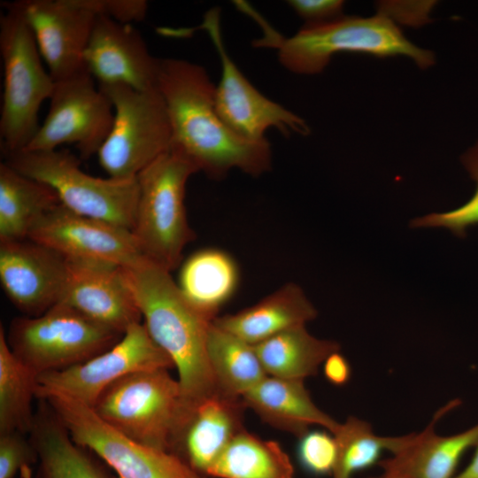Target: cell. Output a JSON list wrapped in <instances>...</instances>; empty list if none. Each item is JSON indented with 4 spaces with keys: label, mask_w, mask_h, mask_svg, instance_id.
<instances>
[{
    "label": "cell",
    "mask_w": 478,
    "mask_h": 478,
    "mask_svg": "<svg viewBox=\"0 0 478 478\" xmlns=\"http://www.w3.org/2000/svg\"><path fill=\"white\" fill-rule=\"evenodd\" d=\"M157 89L169 117L171 150L213 179L238 169L258 176L272 166L266 139L247 140L235 134L215 106L216 86L205 69L184 59H159Z\"/></svg>",
    "instance_id": "obj_1"
},
{
    "label": "cell",
    "mask_w": 478,
    "mask_h": 478,
    "mask_svg": "<svg viewBox=\"0 0 478 478\" xmlns=\"http://www.w3.org/2000/svg\"><path fill=\"white\" fill-rule=\"evenodd\" d=\"M122 268L143 324L177 369L186 403L220 392L207 351L212 321L186 300L166 268L146 258Z\"/></svg>",
    "instance_id": "obj_2"
},
{
    "label": "cell",
    "mask_w": 478,
    "mask_h": 478,
    "mask_svg": "<svg viewBox=\"0 0 478 478\" xmlns=\"http://www.w3.org/2000/svg\"><path fill=\"white\" fill-rule=\"evenodd\" d=\"M264 31L258 46L277 50L280 63L297 74H316L324 70L339 53L366 54L378 58L404 56L419 67L434 64L432 52L412 43L389 17H339L334 20L305 26L285 38L274 31L258 13L248 9Z\"/></svg>",
    "instance_id": "obj_3"
},
{
    "label": "cell",
    "mask_w": 478,
    "mask_h": 478,
    "mask_svg": "<svg viewBox=\"0 0 478 478\" xmlns=\"http://www.w3.org/2000/svg\"><path fill=\"white\" fill-rule=\"evenodd\" d=\"M0 17V53L4 89L0 141L4 155L22 150L37 132L38 112L50 99L55 81L42 64L21 1L4 3Z\"/></svg>",
    "instance_id": "obj_4"
},
{
    "label": "cell",
    "mask_w": 478,
    "mask_h": 478,
    "mask_svg": "<svg viewBox=\"0 0 478 478\" xmlns=\"http://www.w3.org/2000/svg\"><path fill=\"white\" fill-rule=\"evenodd\" d=\"M197 167L169 150L136 177L138 196L131 230L142 255L172 271L185 246L195 239L185 207L186 184Z\"/></svg>",
    "instance_id": "obj_5"
},
{
    "label": "cell",
    "mask_w": 478,
    "mask_h": 478,
    "mask_svg": "<svg viewBox=\"0 0 478 478\" xmlns=\"http://www.w3.org/2000/svg\"><path fill=\"white\" fill-rule=\"evenodd\" d=\"M186 401L166 368L137 371L108 386L92 406L111 427L145 446L170 452Z\"/></svg>",
    "instance_id": "obj_6"
},
{
    "label": "cell",
    "mask_w": 478,
    "mask_h": 478,
    "mask_svg": "<svg viewBox=\"0 0 478 478\" xmlns=\"http://www.w3.org/2000/svg\"><path fill=\"white\" fill-rule=\"evenodd\" d=\"M80 158L67 150H19L5 162L50 187L60 203L80 215L132 230L138 196L136 178H99L83 172Z\"/></svg>",
    "instance_id": "obj_7"
},
{
    "label": "cell",
    "mask_w": 478,
    "mask_h": 478,
    "mask_svg": "<svg viewBox=\"0 0 478 478\" xmlns=\"http://www.w3.org/2000/svg\"><path fill=\"white\" fill-rule=\"evenodd\" d=\"M122 335L58 303L41 315L15 318L6 340L15 356L39 376L83 363Z\"/></svg>",
    "instance_id": "obj_8"
},
{
    "label": "cell",
    "mask_w": 478,
    "mask_h": 478,
    "mask_svg": "<svg viewBox=\"0 0 478 478\" xmlns=\"http://www.w3.org/2000/svg\"><path fill=\"white\" fill-rule=\"evenodd\" d=\"M99 89L110 99L114 118L97 158L109 177L133 180L171 148L172 132L158 89L137 90L126 85Z\"/></svg>",
    "instance_id": "obj_9"
},
{
    "label": "cell",
    "mask_w": 478,
    "mask_h": 478,
    "mask_svg": "<svg viewBox=\"0 0 478 478\" xmlns=\"http://www.w3.org/2000/svg\"><path fill=\"white\" fill-rule=\"evenodd\" d=\"M37 398L50 406L72 439L100 458L117 478H203L174 454L119 432L79 400L58 392L42 393Z\"/></svg>",
    "instance_id": "obj_10"
},
{
    "label": "cell",
    "mask_w": 478,
    "mask_h": 478,
    "mask_svg": "<svg viewBox=\"0 0 478 478\" xmlns=\"http://www.w3.org/2000/svg\"><path fill=\"white\" fill-rule=\"evenodd\" d=\"M218 8L209 10L197 27H161L159 34L186 37L204 30L220 57L221 76L215 89V106L224 122L238 135L251 141L265 140L267 129L274 127L285 135H307L310 128L298 115L261 94L243 74L225 47Z\"/></svg>",
    "instance_id": "obj_11"
},
{
    "label": "cell",
    "mask_w": 478,
    "mask_h": 478,
    "mask_svg": "<svg viewBox=\"0 0 478 478\" xmlns=\"http://www.w3.org/2000/svg\"><path fill=\"white\" fill-rule=\"evenodd\" d=\"M114 118L107 96L84 72L55 82L49 112L29 143L22 150H53L74 144L81 159L97 155Z\"/></svg>",
    "instance_id": "obj_12"
},
{
    "label": "cell",
    "mask_w": 478,
    "mask_h": 478,
    "mask_svg": "<svg viewBox=\"0 0 478 478\" xmlns=\"http://www.w3.org/2000/svg\"><path fill=\"white\" fill-rule=\"evenodd\" d=\"M172 367V359L139 322L129 327L111 348L92 358L37 376L36 397L58 392L92 407L101 393L122 377L137 371Z\"/></svg>",
    "instance_id": "obj_13"
},
{
    "label": "cell",
    "mask_w": 478,
    "mask_h": 478,
    "mask_svg": "<svg viewBox=\"0 0 478 478\" xmlns=\"http://www.w3.org/2000/svg\"><path fill=\"white\" fill-rule=\"evenodd\" d=\"M27 239L71 260L129 267L145 258L131 230L80 215L61 203L35 223Z\"/></svg>",
    "instance_id": "obj_14"
},
{
    "label": "cell",
    "mask_w": 478,
    "mask_h": 478,
    "mask_svg": "<svg viewBox=\"0 0 478 478\" xmlns=\"http://www.w3.org/2000/svg\"><path fill=\"white\" fill-rule=\"evenodd\" d=\"M21 4L54 81L88 72L84 53L96 15L80 0H25Z\"/></svg>",
    "instance_id": "obj_15"
},
{
    "label": "cell",
    "mask_w": 478,
    "mask_h": 478,
    "mask_svg": "<svg viewBox=\"0 0 478 478\" xmlns=\"http://www.w3.org/2000/svg\"><path fill=\"white\" fill-rule=\"evenodd\" d=\"M66 274V259L48 247L29 239L0 243V282L26 316L41 315L60 301Z\"/></svg>",
    "instance_id": "obj_16"
},
{
    "label": "cell",
    "mask_w": 478,
    "mask_h": 478,
    "mask_svg": "<svg viewBox=\"0 0 478 478\" xmlns=\"http://www.w3.org/2000/svg\"><path fill=\"white\" fill-rule=\"evenodd\" d=\"M84 62L98 86L120 84L142 91L157 89L159 59L150 54L132 24L96 16Z\"/></svg>",
    "instance_id": "obj_17"
},
{
    "label": "cell",
    "mask_w": 478,
    "mask_h": 478,
    "mask_svg": "<svg viewBox=\"0 0 478 478\" xmlns=\"http://www.w3.org/2000/svg\"><path fill=\"white\" fill-rule=\"evenodd\" d=\"M66 262V280L58 303L120 334L141 322L142 314L121 266L95 261Z\"/></svg>",
    "instance_id": "obj_18"
},
{
    "label": "cell",
    "mask_w": 478,
    "mask_h": 478,
    "mask_svg": "<svg viewBox=\"0 0 478 478\" xmlns=\"http://www.w3.org/2000/svg\"><path fill=\"white\" fill-rule=\"evenodd\" d=\"M242 397L221 392L186 404L170 452L201 477L244 429Z\"/></svg>",
    "instance_id": "obj_19"
},
{
    "label": "cell",
    "mask_w": 478,
    "mask_h": 478,
    "mask_svg": "<svg viewBox=\"0 0 478 478\" xmlns=\"http://www.w3.org/2000/svg\"><path fill=\"white\" fill-rule=\"evenodd\" d=\"M452 400L439 409L429 425L419 434H411L406 444L389 459L381 460L382 470L410 478H453L464 454L478 443V423L460 433L441 436L435 433L436 422L459 405Z\"/></svg>",
    "instance_id": "obj_20"
},
{
    "label": "cell",
    "mask_w": 478,
    "mask_h": 478,
    "mask_svg": "<svg viewBox=\"0 0 478 478\" xmlns=\"http://www.w3.org/2000/svg\"><path fill=\"white\" fill-rule=\"evenodd\" d=\"M242 399L246 408H251L263 421L298 438L312 425L321 426L333 435L340 426L313 403L303 380L267 375Z\"/></svg>",
    "instance_id": "obj_21"
},
{
    "label": "cell",
    "mask_w": 478,
    "mask_h": 478,
    "mask_svg": "<svg viewBox=\"0 0 478 478\" xmlns=\"http://www.w3.org/2000/svg\"><path fill=\"white\" fill-rule=\"evenodd\" d=\"M317 311L303 289L286 283L257 304L235 313L217 317L219 328L256 345L294 327L315 319Z\"/></svg>",
    "instance_id": "obj_22"
},
{
    "label": "cell",
    "mask_w": 478,
    "mask_h": 478,
    "mask_svg": "<svg viewBox=\"0 0 478 478\" xmlns=\"http://www.w3.org/2000/svg\"><path fill=\"white\" fill-rule=\"evenodd\" d=\"M28 436L37 455L35 478H115L90 451L76 443L42 399L35 412Z\"/></svg>",
    "instance_id": "obj_23"
},
{
    "label": "cell",
    "mask_w": 478,
    "mask_h": 478,
    "mask_svg": "<svg viewBox=\"0 0 478 478\" xmlns=\"http://www.w3.org/2000/svg\"><path fill=\"white\" fill-rule=\"evenodd\" d=\"M239 281L235 258L222 250L208 248L196 251L182 263L176 283L186 300L213 321L235 294Z\"/></svg>",
    "instance_id": "obj_24"
},
{
    "label": "cell",
    "mask_w": 478,
    "mask_h": 478,
    "mask_svg": "<svg viewBox=\"0 0 478 478\" xmlns=\"http://www.w3.org/2000/svg\"><path fill=\"white\" fill-rule=\"evenodd\" d=\"M60 204L48 185L27 177L6 162L0 164V241L28 238L35 223Z\"/></svg>",
    "instance_id": "obj_25"
},
{
    "label": "cell",
    "mask_w": 478,
    "mask_h": 478,
    "mask_svg": "<svg viewBox=\"0 0 478 478\" xmlns=\"http://www.w3.org/2000/svg\"><path fill=\"white\" fill-rule=\"evenodd\" d=\"M267 375L303 380L317 374L318 369L339 344L311 335L305 325L277 334L254 345Z\"/></svg>",
    "instance_id": "obj_26"
},
{
    "label": "cell",
    "mask_w": 478,
    "mask_h": 478,
    "mask_svg": "<svg viewBox=\"0 0 478 478\" xmlns=\"http://www.w3.org/2000/svg\"><path fill=\"white\" fill-rule=\"evenodd\" d=\"M215 478H294L289 456L275 441L263 440L243 429L207 472Z\"/></svg>",
    "instance_id": "obj_27"
},
{
    "label": "cell",
    "mask_w": 478,
    "mask_h": 478,
    "mask_svg": "<svg viewBox=\"0 0 478 478\" xmlns=\"http://www.w3.org/2000/svg\"><path fill=\"white\" fill-rule=\"evenodd\" d=\"M210 365L218 389L236 397L267 376L254 345L212 322L207 341Z\"/></svg>",
    "instance_id": "obj_28"
},
{
    "label": "cell",
    "mask_w": 478,
    "mask_h": 478,
    "mask_svg": "<svg viewBox=\"0 0 478 478\" xmlns=\"http://www.w3.org/2000/svg\"><path fill=\"white\" fill-rule=\"evenodd\" d=\"M37 375L12 351L0 329V434L18 431L28 435L35 418Z\"/></svg>",
    "instance_id": "obj_29"
},
{
    "label": "cell",
    "mask_w": 478,
    "mask_h": 478,
    "mask_svg": "<svg viewBox=\"0 0 478 478\" xmlns=\"http://www.w3.org/2000/svg\"><path fill=\"white\" fill-rule=\"evenodd\" d=\"M333 436L337 447L333 478H351L355 473L379 464L383 451L395 454L411 436H377L369 423L353 416L340 424Z\"/></svg>",
    "instance_id": "obj_30"
},
{
    "label": "cell",
    "mask_w": 478,
    "mask_h": 478,
    "mask_svg": "<svg viewBox=\"0 0 478 478\" xmlns=\"http://www.w3.org/2000/svg\"><path fill=\"white\" fill-rule=\"evenodd\" d=\"M461 161L476 183L472 197L452 211L418 218L412 227H444L458 236H465L468 228L478 225V142L462 156Z\"/></svg>",
    "instance_id": "obj_31"
},
{
    "label": "cell",
    "mask_w": 478,
    "mask_h": 478,
    "mask_svg": "<svg viewBox=\"0 0 478 478\" xmlns=\"http://www.w3.org/2000/svg\"><path fill=\"white\" fill-rule=\"evenodd\" d=\"M337 457L335 436L326 431H307L299 437L297 458L309 474L323 476L333 474Z\"/></svg>",
    "instance_id": "obj_32"
},
{
    "label": "cell",
    "mask_w": 478,
    "mask_h": 478,
    "mask_svg": "<svg viewBox=\"0 0 478 478\" xmlns=\"http://www.w3.org/2000/svg\"><path fill=\"white\" fill-rule=\"evenodd\" d=\"M37 461V451L26 434H0V478H14L18 472Z\"/></svg>",
    "instance_id": "obj_33"
},
{
    "label": "cell",
    "mask_w": 478,
    "mask_h": 478,
    "mask_svg": "<svg viewBox=\"0 0 478 478\" xmlns=\"http://www.w3.org/2000/svg\"><path fill=\"white\" fill-rule=\"evenodd\" d=\"M81 4L96 16L132 24L145 19L148 3L144 0H80Z\"/></svg>",
    "instance_id": "obj_34"
},
{
    "label": "cell",
    "mask_w": 478,
    "mask_h": 478,
    "mask_svg": "<svg viewBox=\"0 0 478 478\" xmlns=\"http://www.w3.org/2000/svg\"><path fill=\"white\" fill-rule=\"evenodd\" d=\"M288 4L305 21V26L334 20L342 16L343 7L340 0H290Z\"/></svg>",
    "instance_id": "obj_35"
},
{
    "label": "cell",
    "mask_w": 478,
    "mask_h": 478,
    "mask_svg": "<svg viewBox=\"0 0 478 478\" xmlns=\"http://www.w3.org/2000/svg\"><path fill=\"white\" fill-rule=\"evenodd\" d=\"M325 378L335 386L346 384L351 374L348 360L339 351L330 354L323 363Z\"/></svg>",
    "instance_id": "obj_36"
},
{
    "label": "cell",
    "mask_w": 478,
    "mask_h": 478,
    "mask_svg": "<svg viewBox=\"0 0 478 478\" xmlns=\"http://www.w3.org/2000/svg\"><path fill=\"white\" fill-rule=\"evenodd\" d=\"M474 453L467 466L453 478H478V443Z\"/></svg>",
    "instance_id": "obj_37"
},
{
    "label": "cell",
    "mask_w": 478,
    "mask_h": 478,
    "mask_svg": "<svg viewBox=\"0 0 478 478\" xmlns=\"http://www.w3.org/2000/svg\"><path fill=\"white\" fill-rule=\"evenodd\" d=\"M368 478H410V477L405 474L397 473V472L383 470L382 474L379 476L368 477Z\"/></svg>",
    "instance_id": "obj_38"
},
{
    "label": "cell",
    "mask_w": 478,
    "mask_h": 478,
    "mask_svg": "<svg viewBox=\"0 0 478 478\" xmlns=\"http://www.w3.org/2000/svg\"><path fill=\"white\" fill-rule=\"evenodd\" d=\"M20 474L23 478H32L31 470L29 467L24 468Z\"/></svg>",
    "instance_id": "obj_39"
}]
</instances>
